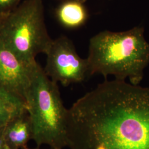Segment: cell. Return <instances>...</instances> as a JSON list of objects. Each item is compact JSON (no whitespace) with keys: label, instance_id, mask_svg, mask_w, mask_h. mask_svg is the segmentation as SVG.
<instances>
[{"label":"cell","instance_id":"11","mask_svg":"<svg viewBox=\"0 0 149 149\" xmlns=\"http://www.w3.org/2000/svg\"><path fill=\"white\" fill-rule=\"evenodd\" d=\"M4 127L0 128V149H8L4 138Z\"/></svg>","mask_w":149,"mask_h":149},{"label":"cell","instance_id":"10","mask_svg":"<svg viewBox=\"0 0 149 149\" xmlns=\"http://www.w3.org/2000/svg\"><path fill=\"white\" fill-rule=\"evenodd\" d=\"M21 0H0V15L5 16L19 4Z\"/></svg>","mask_w":149,"mask_h":149},{"label":"cell","instance_id":"7","mask_svg":"<svg viewBox=\"0 0 149 149\" xmlns=\"http://www.w3.org/2000/svg\"><path fill=\"white\" fill-rule=\"evenodd\" d=\"M4 138L8 149H21L32 140V130L27 111L15 118L4 127Z\"/></svg>","mask_w":149,"mask_h":149},{"label":"cell","instance_id":"9","mask_svg":"<svg viewBox=\"0 0 149 149\" xmlns=\"http://www.w3.org/2000/svg\"><path fill=\"white\" fill-rule=\"evenodd\" d=\"M26 111L25 102L0 87V128Z\"/></svg>","mask_w":149,"mask_h":149},{"label":"cell","instance_id":"2","mask_svg":"<svg viewBox=\"0 0 149 149\" xmlns=\"http://www.w3.org/2000/svg\"><path fill=\"white\" fill-rule=\"evenodd\" d=\"M87 59L90 76L101 74L106 79L113 75L116 80L128 79L138 85L149 64V43L144 37V28L97 34L90 40Z\"/></svg>","mask_w":149,"mask_h":149},{"label":"cell","instance_id":"8","mask_svg":"<svg viewBox=\"0 0 149 149\" xmlns=\"http://www.w3.org/2000/svg\"><path fill=\"white\" fill-rule=\"evenodd\" d=\"M56 15L63 26L71 29L82 26L88 18V13L84 3L76 0H68L59 6Z\"/></svg>","mask_w":149,"mask_h":149},{"label":"cell","instance_id":"5","mask_svg":"<svg viewBox=\"0 0 149 149\" xmlns=\"http://www.w3.org/2000/svg\"><path fill=\"white\" fill-rule=\"evenodd\" d=\"M45 54L47 63L44 70L56 83L67 87L81 83L90 76L87 59L80 57L73 43L66 36L53 40Z\"/></svg>","mask_w":149,"mask_h":149},{"label":"cell","instance_id":"3","mask_svg":"<svg viewBox=\"0 0 149 149\" xmlns=\"http://www.w3.org/2000/svg\"><path fill=\"white\" fill-rule=\"evenodd\" d=\"M31 124L32 140L40 148L68 147V109L64 106L58 83L51 80L37 63L25 98Z\"/></svg>","mask_w":149,"mask_h":149},{"label":"cell","instance_id":"1","mask_svg":"<svg viewBox=\"0 0 149 149\" xmlns=\"http://www.w3.org/2000/svg\"><path fill=\"white\" fill-rule=\"evenodd\" d=\"M70 149H149V87L106 80L68 109Z\"/></svg>","mask_w":149,"mask_h":149},{"label":"cell","instance_id":"15","mask_svg":"<svg viewBox=\"0 0 149 149\" xmlns=\"http://www.w3.org/2000/svg\"></svg>","mask_w":149,"mask_h":149},{"label":"cell","instance_id":"12","mask_svg":"<svg viewBox=\"0 0 149 149\" xmlns=\"http://www.w3.org/2000/svg\"><path fill=\"white\" fill-rule=\"evenodd\" d=\"M21 149H40V148H38V147H36V148H34V149H31V148H29L27 146H25V147H24V148H22Z\"/></svg>","mask_w":149,"mask_h":149},{"label":"cell","instance_id":"4","mask_svg":"<svg viewBox=\"0 0 149 149\" xmlns=\"http://www.w3.org/2000/svg\"><path fill=\"white\" fill-rule=\"evenodd\" d=\"M0 40L30 64L46 54L52 43L44 18L42 0H25L0 19Z\"/></svg>","mask_w":149,"mask_h":149},{"label":"cell","instance_id":"14","mask_svg":"<svg viewBox=\"0 0 149 149\" xmlns=\"http://www.w3.org/2000/svg\"><path fill=\"white\" fill-rule=\"evenodd\" d=\"M3 17H4V16H1V15H0V19H1V18H2Z\"/></svg>","mask_w":149,"mask_h":149},{"label":"cell","instance_id":"13","mask_svg":"<svg viewBox=\"0 0 149 149\" xmlns=\"http://www.w3.org/2000/svg\"><path fill=\"white\" fill-rule=\"evenodd\" d=\"M76 1H79L80 2H82V3H85L86 0H76Z\"/></svg>","mask_w":149,"mask_h":149},{"label":"cell","instance_id":"6","mask_svg":"<svg viewBox=\"0 0 149 149\" xmlns=\"http://www.w3.org/2000/svg\"><path fill=\"white\" fill-rule=\"evenodd\" d=\"M0 40V87L25 102L34 68Z\"/></svg>","mask_w":149,"mask_h":149}]
</instances>
